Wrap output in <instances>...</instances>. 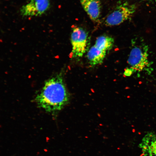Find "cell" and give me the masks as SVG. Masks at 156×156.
<instances>
[{
  "label": "cell",
  "instance_id": "obj_1",
  "mask_svg": "<svg viewBox=\"0 0 156 156\" xmlns=\"http://www.w3.org/2000/svg\"><path fill=\"white\" fill-rule=\"evenodd\" d=\"M69 99V93L61 74L47 80L36 98L40 107L51 113L62 109Z\"/></svg>",
  "mask_w": 156,
  "mask_h": 156
},
{
  "label": "cell",
  "instance_id": "obj_2",
  "mask_svg": "<svg viewBox=\"0 0 156 156\" xmlns=\"http://www.w3.org/2000/svg\"><path fill=\"white\" fill-rule=\"evenodd\" d=\"M132 47L127 60L129 68L133 72H140L150 68L151 63L149 60L147 45L141 41L132 40Z\"/></svg>",
  "mask_w": 156,
  "mask_h": 156
},
{
  "label": "cell",
  "instance_id": "obj_3",
  "mask_svg": "<svg viewBox=\"0 0 156 156\" xmlns=\"http://www.w3.org/2000/svg\"><path fill=\"white\" fill-rule=\"evenodd\" d=\"M135 10L133 5L125 3L118 5L107 16L104 24L109 26L120 25L131 18Z\"/></svg>",
  "mask_w": 156,
  "mask_h": 156
},
{
  "label": "cell",
  "instance_id": "obj_4",
  "mask_svg": "<svg viewBox=\"0 0 156 156\" xmlns=\"http://www.w3.org/2000/svg\"><path fill=\"white\" fill-rule=\"evenodd\" d=\"M88 34L82 28H73L71 35L72 47L71 57L73 58L82 57L86 51L88 42Z\"/></svg>",
  "mask_w": 156,
  "mask_h": 156
},
{
  "label": "cell",
  "instance_id": "obj_5",
  "mask_svg": "<svg viewBox=\"0 0 156 156\" xmlns=\"http://www.w3.org/2000/svg\"><path fill=\"white\" fill-rule=\"evenodd\" d=\"M50 6V0H30L21 7L20 13L23 16H39L46 12Z\"/></svg>",
  "mask_w": 156,
  "mask_h": 156
},
{
  "label": "cell",
  "instance_id": "obj_6",
  "mask_svg": "<svg viewBox=\"0 0 156 156\" xmlns=\"http://www.w3.org/2000/svg\"><path fill=\"white\" fill-rule=\"evenodd\" d=\"M139 147L143 156H156V134L152 132L146 133Z\"/></svg>",
  "mask_w": 156,
  "mask_h": 156
},
{
  "label": "cell",
  "instance_id": "obj_7",
  "mask_svg": "<svg viewBox=\"0 0 156 156\" xmlns=\"http://www.w3.org/2000/svg\"><path fill=\"white\" fill-rule=\"evenodd\" d=\"M83 9L93 21L97 22L99 20L102 9L100 0H80Z\"/></svg>",
  "mask_w": 156,
  "mask_h": 156
},
{
  "label": "cell",
  "instance_id": "obj_8",
  "mask_svg": "<svg viewBox=\"0 0 156 156\" xmlns=\"http://www.w3.org/2000/svg\"><path fill=\"white\" fill-rule=\"evenodd\" d=\"M106 52L98 48L94 45L88 51L86 55L90 64L95 66L102 63L106 56Z\"/></svg>",
  "mask_w": 156,
  "mask_h": 156
},
{
  "label": "cell",
  "instance_id": "obj_9",
  "mask_svg": "<svg viewBox=\"0 0 156 156\" xmlns=\"http://www.w3.org/2000/svg\"><path fill=\"white\" fill-rule=\"evenodd\" d=\"M114 43L113 38L107 36L102 35L97 38L94 45L99 49L107 52L112 49Z\"/></svg>",
  "mask_w": 156,
  "mask_h": 156
},
{
  "label": "cell",
  "instance_id": "obj_10",
  "mask_svg": "<svg viewBox=\"0 0 156 156\" xmlns=\"http://www.w3.org/2000/svg\"><path fill=\"white\" fill-rule=\"evenodd\" d=\"M44 150L46 152V151H47V150Z\"/></svg>",
  "mask_w": 156,
  "mask_h": 156
},
{
  "label": "cell",
  "instance_id": "obj_11",
  "mask_svg": "<svg viewBox=\"0 0 156 156\" xmlns=\"http://www.w3.org/2000/svg\"></svg>",
  "mask_w": 156,
  "mask_h": 156
}]
</instances>
